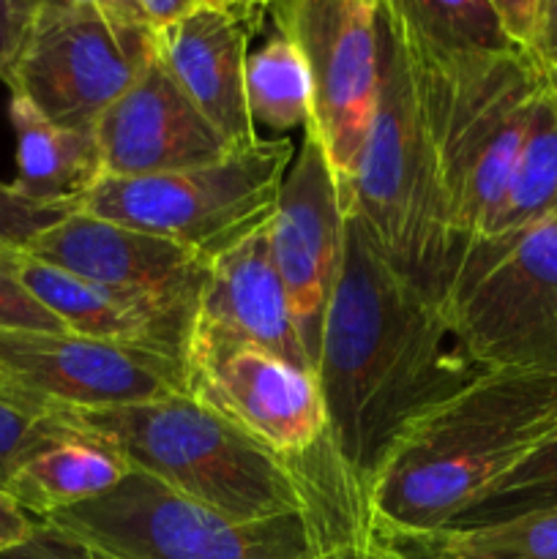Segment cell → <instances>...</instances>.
<instances>
[{
    "mask_svg": "<svg viewBox=\"0 0 557 559\" xmlns=\"http://www.w3.org/2000/svg\"><path fill=\"white\" fill-rule=\"evenodd\" d=\"M293 151L287 136H276L186 173L102 178L80 211L175 240L211 262L271 222Z\"/></svg>",
    "mask_w": 557,
    "mask_h": 559,
    "instance_id": "obj_7",
    "label": "cell"
},
{
    "mask_svg": "<svg viewBox=\"0 0 557 559\" xmlns=\"http://www.w3.org/2000/svg\"><path fill=\"white\" fill-rule=\"evenodd\" d=\"M76 437L63 407L42 402L11 382L0 385V491L9 489L16 469L44 448Z\"/></svg>",
    "mask_w": 557,
    "mask_h": 559,
    "instance_id": "obj_26",
    "label": "cell"
},
{
    "mask_svg": "<svg viewBox=\"0 0 557 559\" xmlns=\"http://www.w3.org/2000/svg\"><path fill=\"white\" fill-rule=\"evenodd\" d=\"M440 311L481 371L557 377V213L513 238L470 243Z\"/></svg>",
    "mask_w": 557,
    "mask_h": 559,
    "instance_id": "obj_6",
    "label": "cell"
},
{
    "mask_svg": "<svg viewBox=\"0 0 557 559\" xmlns=\"http://www.w3.org/2000/svg\"><path fill=\"white\" fill-rule=\"evenodd\" d=\"M347 233V197L309 126L304 145L284 175L271 218V251L306 355L320 358L322 328L336 289Z\"/></svg>",
    "mask_w": 557,
    "mask_h": 559,
    "instance_id": "obj_12",
    "label": "cell"
},
{
    "mask_svg": "<svg viewBox=\"0 0 557 559\" xmlns=\"http://www.w3.org/2000/svg\"><path fill=\"white\" fill-rule=\"evenodd\" d=\"M5 382H9V380H3V377H0V385H5Z\"/></svg>",
    "mask_w": 557,
    "mask_h": 559,
    "instance_id": "obj_35",
    "label": "cell"
},
{
    "mask_svg": "<svg viewBox=\"0 0 557 559\" xmlns=\"http://www.w3.org/2000/svg\"><path fill=\"white\" fill-rule=\"evenodd\" d=\"M0 559H96L82 544L49 524L36 522L33 533L14 549L0 551Z\"/></svg>",
    "mask_w": 557,
    "mask_h": 559,
    "instance_id": "obj_31",
    "label": "cell"
},
{
    "mask_svg": "<svg viewBox=\"0 0 557 559\" xmlns=\"http://www.w3.org/2000/svg\"><path fill=\"white\" fill-rule=\"evenodd\" d=\"M191 344H249L315 374L273 262L271 222L211 260L186 347Z\"/></svg>",
    "mask_w": 557,
    "mask_h": 559,
    "instance_id": "obj_17",
    "label": "cell"
},
{
    "mask_svg": "<svg viewBox=\"0 0 557 559\" xmlns=\"http://www.w3.org/2000/svg\"><path fill=\"white\" fill-rule=\"evenodd\" d=\"M391 3L410 41L429 52H519L502 33L491 0H391Z\"/></svg>",
    "mask_w": 557,
    "mask_h": 559,
    "instance_id": "obj_23",
    "label": "cell"
},
{
    "mask_svg": "<svg viewBox=\"0 0 557 559\" xmlns=\"http://www.w3.org/2000/svg\"><path fill=\"white\" fill-rule=\"evenodd\" d=\"M27 257L85 282L194 314L211 262L197 251L74 211L38 235Z\"/></svg>",
    "mask_w": 557,
    "mask_h": 559,
    "instance_id": "obj_14",
    "label": "cell"
},
{
    "mask_svg": "<svg viewBox=\"0 0 557 559\" xmlns=\"http://www.w3.org/2000/svg\"><path fill=\"white\" fill-rule=\"evenodd\" d=\"M442 559H557V508L481 530L435 533Z\"/></svg>",
    "mask_w": 557,
    "mask_h": 559,
    "instance_id": "obj_27",
    "label": "cell"
},
{
    "mask_svg": "<svg viewBox=\"0 0 557 559\" xmlns=\"http://www.w3.org/2000/svg\"><path fill=\"white\" fill-rule=\"evenodd\" d=\"M38 0H0V82L11 85Z\"/></svg>",
    "mask_w": 557,
    "mask_h": 559,
    "instance_id": "obj_30",
    "label": "cell"
},
{
    "mask_svg": "<svg viewBox=\"0 0 557 559\" xmlns=\"http://www.w3.org/2000/svg\"><path fill=\"white\" fill-rule=\"evenodd\" d=\"M541 76H544L546 87H549V91H552V93H555V98H557V66H555V69L544 71V74H541Z\"/></svg>",
    "mask_w": 557,
    "mask_h": 559,
    "instance_id": "obj_34",
    "label": "cell"
},
{
    "mask_svg": "<svg viewBox=\"0 0 557 559\" xmlns=\"http://www.w3.org/2000/svg\"><path fill=\"white\" fill-rule=\"evenodd\" d=\"M265 16L268 3L197 0L183 20L156 36L162 63L235 151L262 140L246 107V60Z\"/></svg>",
    "mask_w": 557,
    "mask_h": 559,
    "instance_id": "obj_16",
    "label": "cell"
},
{
    "mask_svg": "<svg viewBox=\"0 0 557 559\" xmlns=\"http://www.w3.org/2000/svg\"><path fill=\"white\" fill-rule=\"evenodd\" d=\"M522 55L541 74L557 66V0H535L533 25Z\"/></svg>",
    "mask_w": 557,
    "mask_h": 559,
    "instance_id": "obj_32",
    "label": "cell"
},
{
    "mask_svg": "<svg viewBox=\"0 0 557 559\" xmlns=\"http://www.w3.org/2000/svg\"><path fill=\"white\" fill-rule=\"evenodd\" d=\"M104 178H151L222 162L235 147L197 109L158 52L98 118Z\"/></svg>",
    "mask_w": 557,
    "mask_h": 559,
    "instance_id": "obj_15",
    "label": "cell"
},
{
    "mask_svg": "<svg viewBox=\"0 0 557 559\" xmlns=\"http://www.w3.org/2000/svg\"><path fill=\"white\" fill-rule=\"evenodd\" d=\"M20 276L33 298L47 306L69 333L153 349L183 364L194 314L85 282L60 267L33 260L25 251L20 257Z\"/></svg>",
    "mask_w": 557,
    "mask_h": 559,
    "instance_id": "obj_19",
    "label": "cell"
},
{
    "mask_svg": "<svg viewBox=\"0 0 557 559\" xmlns=\"http://www.w3.org/2000/svg\"><path fill=\"white\" fill-rule=\"evenodd\" d=\"M66 207H47L31 202L14 189V183H0V246L25 251L42 233L66 218Z\"/></svg>",
    "mask_w": 557,
    "mask_h": 559,
    "instance_id": "obj_29",
    "label": "cell"
},
{
    "mask_svg": "<svg viewBox=\"0 0 557 559\" xmlns=\"http://www.w3.org/2000/svg\"><path fill=\"white\" fill-rule=\"evenodd\" d=\"M63 415L76 435L109 448L131 473L235 522H265L304 508L293 459L257 445L191 393Z\"/></svg>",
    "mask_w": 557,
    "mask_h": 559,
    "instance_id": "obj_5",
    "label": "cell"
},
{
    "mask_svg": "<svg viewBox=\"0 0 557 559\" xmlns=\"http://www.w3.org/2000/svg\"><path fill=\"white\" fill-rule=\"evenodd\" d=\"M96 559H304V508L265 522H235L142 473L44 519Z\"/></svg>",
    "mask_w": 557,
    "mask_h": 559,
    "instance_id": "obj_8",
    "label": "cell"
},
{
    "mask_svg": "<svg viewBox=\"0 0 557 559\" xmlns=\"http://www.w3.org/2000/svg\"><path fill=\"white\" fill-rule=\"evenodd\" d=\"M273 27L304 55L311 76L309 129L347 197L377 112V0H278Z\"/></svg>",
    "mask_w": 557,
    "mask_h": 559,
    "instance_id": "obj_10",
    "label": "cell"
},
{
    "mask_svg": "<svg viewBox=\"0 0 557 559\" xmlns=\"http://www.w3.org/2000/svg\"><path fill=\"white\" fill-rule=\"evenodd\" d=\"M293 464L309 519L304 559H442L435 535L399 530L375 511L369 484L339 459L328 437Z\"/></svg>",
    "mask_w": 557,
    "mask_h": 559,
    "instance_id": "obj_18",
    "label": "cell"
},
{
    "mask_svg": "<svg viewBox=\"0 0 557 559\" xmlns=\"http://www.w3.org/2000/svg\"><path fill=\"white\" fill-rule=\"evenodd\" d=\"M246 107L254 126L293 131L311 118V76L300 49L273 27V36L246 60Z\"/></svg>",
    "mask_w": 557,
    "mask_h": 559,
    "instance_id": "obj_24",
    "label": "cell"
},
{
    "mask_svg": "<svg viewBox=\"0 0 557 559\" xmlns=\"http://www.w3.org/2000/svg\"><path fill=\"white\" fill-rule=\"evenodd\" d=\"M555 426L557 377L484 371L393 442L369 484L371 506L399 530L442 533Z\"/></svg>",
    "mask_w": 557,
    "mask_h": 559,
    "instance_id": "obj_2",
    "label": "cell"
},
{
    "mask_svg": "<svg viewBox=\"0 0 557 559\" xmlns=\"http://www.w3.org/2000/svg\"><path fill=\"white\" fill-rule=\"evenodd\" d=\"M478 374L440 306L388 265L347 207L342 271L317 358L325 437L339 459L371 484L393 442Z\"/></svg>",
    "mask_w": 557,
    "mask_h": 559,
    "instance_id": "obj_1",
    "label": "cell"
},
{
    "mask_svg": "<svg viewBox=\"0 0 557 559\" xmlns=\"http://www.w3.org/2000/svg\"><path fill=\"white\" fill-rule=\"evenodd\" d=\"M186 388L197 402L282 459L311 451L328 431L320 382L249 344H191Z\"/></svg>",
    "mask_w": 557,
    "mask_h": 559,
    "instance_id": "obj_13",
    "label": "cell"
},
{
    "mask_svg": "<svg viewBox=\"0 0 557 559\" xmlns=\"http://www.w3.org/2000/svg\"><path fill=\"white\" fill-rule=\"evenodd\" d=\"M557 508V426L535 445L511 473L491 484L484 495L475 497L467 508L451 519L442 533L481 530L491 524L511 522L530 513L555 511Z\"/></svg>",
    "mask_w": 557,
    "mask_h": 559,
    "instance_id": "obj_25",
    "label": "cell"
},
{
    "mask_svg": "<svg viewBox=\"0 0 557 559\" xmlns=\"http://www.w3.org/2000/svg\"><path fill=\"white\" fill-rule=\"evenodd\" d=\"M402 38L448 216L464 251L495 229L533 118L541 71L519 52L440 55L410 41L404 27Z\"/></svg>",
    "mask_w": 557,
    "mask_h": 559,
    "instance_id": "obj_4",
    "label": "cell"
},
{
    "mask_svg": "<svg viewBox=\"0 0 557 559\" xmlns=\"http://www.w3.org/2000/svg\"><path fill=\"white\" fill-rule=\"evenodd\" d=\"M9 118L16 134L14 189L38 205L80 211L104 178L96 131L52 123L20 96H11Z\"/></svg>",
    "mask_w": 557,
    "mask_h": 559,
    "instance_id": "obj_20",
    "label": "cell"
},
{
    "mask_svg": "<svg viewBox=\"0 0 557 559\" xmlns=\"http://www.w3.org/2000/svg\"><path fill=\"white\" fill-rule=\"evenodd\" d=\"M129 467L109 448L76 435L27 459L11 478L5 495L31 519L44 522L80 502L107 495Z\"/></svg>",
    "mask_w": 557,
    "mask_h": 559,
    "instance_id": "obj_21",
    "label": "cell"
},
{
    "mask_svg": "<svg viewBox=\"0 0 557 559\" xmlns=\"http://www.w3.org/2000/svg\"><path fill=\"white\" fill-rule=\"evenodd\" d=\"M36 527V519L27 516L5 491H0V551L14 549Z\"/></svg>",
    "mask_w": 557,
    "mask_h": 559,
    "instance_id": "obj_33",
    "label": "cell"
},
{
    "mask_svg": "<svg viewBox=\"0 0 557 559\" xmlns=\"http://www.w3.org/2000/svg\"><path fill=\"white\" fill-rule=\"evenodd\" d=\"M20 249L0 246V331H66L20 276Z\"/></svg>",
    "mask_w": 557,
    "mask_h": 559,
    "instance_id": "obj_28",
    "label": "cell"
},
{
    "mask_svg": "<svg viewBox=\"0 0 557 559\" xmlns=\"http://www.w3.org/2000/svg\"><path fill=\"white\" fill-rule=\"evenodd\" d=\"M153 52L156 38L120 25L102 0H38L11 96L52 123L93 131Z\"/></svg>",
    "mask_w": 557,
    "mask_h": 559,
    "instance_id": "obj_9",
    "label": "cell"
},
{
    "mask_svg": "<svg viewBox=\"0 0 557 559\" xmlns=\"http://www.w3.org/2000/svg\"><path fill=\"white\" fill-rule=\"evenodd\" d=\"M0 377L63 409H107L189 393L178 358L69 331H0Z\"/></svg>",
    "mask_w": 557,
    "mask_h": 559,
    "instance_id": "obj_11",
    "label": "cell"
},
{
    "mask_svg": "<svg viewBox=\"0 0 557 559\" xmlns=\"http://www.w3.org/2000/svg\"><path fill=\"white\" fill-rule=\"evenodd\" d=\"M380 93L347 207L388 265L440 306L462 257L391 0H377Z\"/></svg>",
    "mask_w": 557,
    "mask_h": 559,
    "instance_id": "obj_3",
    "label": "cell"
},
{
    "mask_svg": "<svg viewBox=\"0 0 557 559\" xmlns=\"http://www.w3.org/2000/svg\"><path fill=\"white\" fill-rule=\"evenodd\" d=\"M557 213V98L541 76L528 136L495 229L486 240L513 238ZM484 243V240H481Z\"/></svg>",
    "mask_w": 557,
    "mask_h": 559,
    "instance_id": "obj_22",
    "label": "cell"
}]
</instances>
